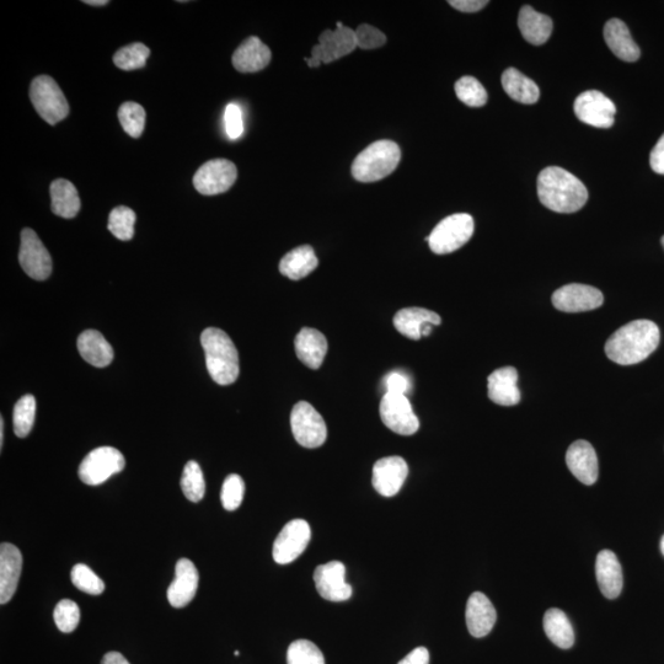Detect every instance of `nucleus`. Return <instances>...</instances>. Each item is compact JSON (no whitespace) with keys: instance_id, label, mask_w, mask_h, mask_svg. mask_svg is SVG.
Masks as SVG:
<instances>
[{"instance_id":"393cba45","label":"nucleus","mask_w":664,"mask_h":664,"mask_svg":"<svg viewBox=\"0 0 664 664\" xmlns=\"http://www.w3.org/2000/svg\"><path fill=\"white\" fill-rule=\"evenodd\" d=\"M271 51L259 37H249L233 55V66L242 73L260 72L269 66Z\"/></svg>"},{"instance_id":"6e6d98bb","label":"nucleus","mask_w":664,"mask_h":664,"mask_svg":"<svg viewBox=\"0 0 664 664\" xmlns=\"http://www.w3.org/2000/svg\"><path fill=\"white\" fill-rule=\"evenodd\" d=\"M662 245H663V248H664V237L662 238Z\"/></svg>"},{"instance_id":"4c0bfd02","label":"nucleus","mask_w":664,"mask_h":664,"mask_svg":"<svg viewBox=\"0 0 664 664\" xmlns=\"http://www.w3.org/2000/svg\"><path fill=\"white\" fill-rule=\"evenodd\" d=\"M151 50L146 45L131 44L122 47L114 56V63L123 71H135V69L146 66Z\"/></svg>"},{"instance_id":"39448f33","label":"nucleus","mask_w":664,"mask_h":664,"mask_svg":"<svg viewBox=\"0 0 664 664\" xmlns=\"http://www.w3.org/2000/svg\"><path fill=\"white\" fill-rule=\"evenodd\" d=\"M473 234V217L467 213H457L439 222L426 240L433 253L446 255L462 248L473 237Z\"/></svg>"},{"instance_id":"6ab92c4d","label":"nucleus","mask_w":664,"mask_h":664,"mask_svg":"<svg viewBox=\"0 0 664 664\" xmlns=\"http://www.w3.org/2000/svg\"><path fill=\"white\" fill-rule=\"evenodd\" d=\"M198 581V571L194 562L189 559H180L175 567V580L168 589V601L174 608H184L195 598Z\"/></svg>"},{"instance_id":"4468645a","label":"nucleus","mask_w":664,"mask_h":664,"mask_svg":"<svg viewBox=\"0 0 664 664\" xmlns=\"http://www.w3.org/2000/svg\"><path fill=\"white\" fill-rule=\"evenodd\" d=\"M574 110L578 120L597 128L613 127L617 114L613 101L597 90L585 91L577 96Z\"/></svg>"},{"instance_id":"473e14b6","label":"nucleus","mask_w":664,"mask_h":664,"mask_svg":"<svg viewBox=\"0 0 664 664\" xmlns=\"http://www.w3.org/2000/svg\"><path fill=\"white\" fill-rule=\"evenodd\" d=\"M52 212L56 216L71 219L80 211V198L71 181L58 179L51 185Z\"/></svg>"},{"instance_id":"864d4df0","label":"nucleus","mask_w":664,"mask_h":664,"mask_svg":"<svg viewBox=\"0 0 664 664\" xmlns=\"http://www.w3.org/2000/svg\"><path fill=\"white\" fill-rule=\"evenodd\" d=\"M4 444V420L3 417H0V448H3Z\"/></svg>"},{"instance_id":"ddd939ff","label":"nucleus","mask_w":664,"mask_h":664,"mask_svg":"<svg viewBox=\"0 0 664 664\" xmlns=\"http://www.w3.org/2000/svg\"><path fill=\"white\" fill-rule=\"evenodd\" d=\"M19 262L26 275L36 281H45L52 272V257L39 235L26 228L21 232Z\"/></svg>"},{"instance_id":"7ed1b4c3","label":"nucleus","mask_w":664,"mask_h":664,"mask_svg":"<svg viewBox=\"0 0 664 664\" xmlns=\"http://www.w3.org/2000/svg\"><path fill=\"white\" fill-rule=\"evenodd\" d=\"M201 344L206 355V366L211 378L219 385L235 383L239 377L237 347L221 329L208 328L202 332Z\"/></svg>"},{"instance_id":"c85d7f7f","label":"nucleus","mask_w":664,"mask_h":664,"mask_svg":"<svg viewBox=\"0 0 664 664\" xmlns=\"http://www.w3.org/2000/svg\"><path fill=\"white\" fill-rule=\"evenodd\" d=\"M518 28L529 44L540 46L550 39L553 20L548 15L535 12L530 5H524L519 12Z\"/></svg>"},{"instance_id":"a878e982","label":"nucleus","mask_w":664,"mask_h":664,"mask_svg":"<svg viewBox=\"0 0 664 664\" xmlns=\"http://www.w3.org/2000/svg\"><path fill=\"white\" fill-rule=\"evenodd\" d=\"M299 361L310 369H319L323 366L326 353H328V340L320 331L304 328L294 341Z\"/></svg>"},{"instance_id":"f8f14e48","label":"nucleus","mask_w":664,"mask_h":664,"mask_svg":"<svg viewBox=\"0 0 664 664\" xmlns=\"http://www.w3.org/2000/svg\"><path fill=\"white\" fill-rule=\"evenodd\" d=\"M237 178L238 170L234 163L227 159H214L197 170L194 185L201 195L214 196L227 192Z\"/></svg>"},{"instance_id":"f3484780","label":"nucleus","mask_w":664,"mask_h":664,"mask_svg":"<svg viewBox=\"0 0 664 664\" xmlns=\"http://www.w3.org/2000/svg\"><path fill=\"white\" fill-rule=\"evenodd\" d=\"M408 475V463L403 458H383L374 464L372 483L379 495L393 497L401 490Z\"/></svg>"},{"instance_id":"2eb2a0df","label":"nucleus","mask_w":664,"mask_h":664,"mask_svg":"<svg viewBox=\"0 0 664 664\" xmlns=\"http://www.w3.org/2000/svg\"><path fill=\"white\" fill-rule=\"evenodd\" d=\"M603 302L599 289L580 283L561 287L553 294L554 307L564 313L589 312L602 307Z\"/></svg>"},{"instance_id":"a18cd8bd","label":"nucleus","mask_w":664,"mask_h":664,"mask_svg":"<svg viewBox=\"0 0 664 664\" xmlns=\"http://www.w3.org/2000/svg\"><path fill=\"white\" fill-rule=\"evenodd\" d=\"M224 125L227 135L233 141H237L244 133L243 111L237 104H229L224 112Z\"/></svg>"},{"instance_id":"f03ea898","label":"nucleus","mask_w":664,"mask_h":664,"mask_svg":"<svg viewBox=\"0 0 664 664\" xmlns=\"http://www.w3.org/2000/svg\"><path fill=\"white\" fill-rule=\"evenodd\" d=\"M540 202L556 213H575L588 201V190L580 179L569 171L550 166L538 176Z\"/></svg>"},{"instance_id":"423d86ee","label":"nucleus","mask_w":664,"mask_h":664,"mask_svg":"<svg viewBox=\"0 0 664 664\" xmlns=\"http://www.w3.org/2000/svg\"><path fill=\"white\" fill-rule=\"evenodd\" d=\"M30 99L37 114L44 119L48 125L55 126L56 123L66 119L69 114V105L63 91L51 77L40 76L32 80L30 87Z\"/></svg>"},{"instance_id":"6e6552de","label":"nucleus","mask_w":664,"mask_h":664,"mask_svg":"<svg viewBox=\"0 0 664 664\" xmlns=\"http://www.w3.org/2000/svg\"><path fill=\"white\" fill-rule=\"evenodd\" d=\"M291 427L294 438L304 448L321 447L328 437V428L323 417L307 401L294 405Z\"/></svg>"},{"instance_id":"b1692460","label":"nucleus","mask_w":664,"mask_h":664,"mask_svg":"<svg viewBox=\"0 0 664 664\" xmlns=\"http://www.w3.org/2000/svg\"><path fill=\"white\" fill-rule=\"evenodd\" d=\"M604 39L619 60L636 62L641 56L639 46L633 40L628 26L620 19L609 20L604 26Z\"/></svg>"},{"instance_id":"c03bdc74","label":"nucleus","mask_w":664,"mask_h":664,"mask_svg":"<svg viewBox=\"0 0 664 664\" xmlns=\"http://www.w3.org/2000/svg\"><path fill=\"white\" fill-rule=\"evenodd\" d=\"M355 32L357 47H361L362 50H374V48L384 46L387 42V37L383 32L371 25H360Z\"/></svg>"},{"instance_id":"ea45409f","label":"nucleus","mask_w":664,"mask_h":664,"mask_svg":"<svg viewBox=\"0 0 664 664\" xmlns=\"http://www.w3.org/2000/svg\"><path fill=\"white\" fill-rule=\"evenodd\" d=\"M288 664H325L323 652L308 640L292 642L287 651Z\"/></svg>"},{"instance_id":"dca6fc26","label":"nucleus","mask_w":664,"mask_h":664,"mask_svg":"<svg viewBox=\"0 0 664 664\" xmlns=\"http://www.w3.org/2000/svg\"><path fill=\"white\" fill-rule=\"evenodd\" d=\"M314 582L318 593L326 601L345 602L352 597V587L346 582V567L340 561L318 566Z\"/></svg>"},{"instance_id":"5701e85b","label":"nucleus","mask_w":664,"mask_h":664,"mask_svg":"<svg viewBox=\"0 0 664 664\" xmlns=\"http://www.w3.org/2000/svg\"><path fill=\"white\" fill-rule=\"evenodd\" d=\"M596 575L599 589L603 596L615 599L623 591V570L617 555L610 550H603L597 556Z\"/></svg>"},{"instance_id":"cd10ccee","label":"nucleus","mask_w":664,"mask_h":664,"mask_svg":"<svg viewBox=\"0 0 664 664\" xmlns=\"http://www.w3.org/2000/svg\"><path fill=\"white\" fill-rule=\"evenodd\" d=\"M78 350L80 356L91 366L104 368L114 360V348L105 337L96 330H87L78 337Z\"/></svg>"},{"instance_id":"9d476101","label":"nucleus","mask_w":664,"mask_h":664,"mask_svg":"<svg viewBox=\"0 0 664 664\" xmlns=\"http://www.w3.org/2000/svg\"><path fill=\"white\" fill-rule=\"evenodd\" d=\"M379 414L384 425L398 435L412 436L419 431V417L406 395L385 394L380 401Z\"/></svg>"},{"instance_id":"a211bd4d","label":"nucleus","mask_w":664,"mask_h":664,"mask_svg":"<svg viewBox=\"0 0 664 664\" xmlns=\"http://www.w3.org/2000/svg\"><path fill=\"white\" fill-rule=\"evenodd\" d=\"M566 464L582 484H596L599 475L598 457L591 443L583 439L572 443L566 453Z\"/></svg>"},{"instance_id":"4be33fe9","label":"nucleus","mask_w":664,"mask_h":664,"mask_svg":"<svg viewBox=\"0 0 664 664\" xmlns=\"http://www.w3.org/2000/svg\"><path fill=\"white\" fill-rule=\"evenodd\" d=\"M489 398L501 406H514L521 403V390L518 388V372L514 367L496 369L487 380Z\"/></svg>"},{"instance_id":"f704fd0d","label":"nucleus","mask_w":664,"mask_h":664,"mask_svg":"<svg viewBox=\"0 0 664 664\" xmlns=\"http://www.w3.org/2000/svg\"><path fill=\"white\" fill-rule=\"evenodd\" d=\"M135 223L136 213L131 208L120 206L111 211L107 228L114 237L128 242L135 237Z\"/></svg>"},{"instance_id":"20e7f679","label":"nucleus","mask_w":664,"mask_h":664,"mask_svg":"<svg viewBox=\"0 0 664 664\" xmlns=\"http://www.w3.org/2000/svg\"><path fill=\"white\" fill-rule=\"evenodd\" d=\"M401 151L393 141H378L358 154L352 165V175L360 182H376L387 178L398 168Z\"/></svg>"},{"instance_id":"de8ad7c7","label":"nucleus","mask_w":664,"mask_h":664,"mask_svg":"<svg viewBox=\"0 0 664 664\" xmlns=\"http://www.w3.org/2000/svg\"><path fill=\"white\" fill-rule=\"evenodd\" d=\"M650 165L656 174L664 175V133L663 136L658 139L655 148L652 149Z\"/></svg>"},{"instance_id":"79ce46f5","label":"nucleus","mask_w":664,"mask_h":664,"mask_svg":"<svg viewBox=\"0 0 664 664\" xmlns=\"http://www.w3.org/2000/svg\"><path fill=\"white\" fill-rule=\"evenodd\" d=\"M57 628L64 634L73 633L78 628L80 621V610L76 602L71 599H62L56 605L55 613H53Z\"/></svg>"},{"instance_id":"c9c22d12","label":"nucleus","mask_w":664,"mask_h":664,"mask_svg":"<svg viewBox=\"0 0 664 664\" xmlns=\"http://www.w3.org/2000/svg\"><path fill=\"white\" fill-rule=\"evenodd\" d=\"M181 489L187 500L200 502L205 497L206 483L200 465L194 460L185 465L181 478Z\"/></svg>"},{"instance_id":"f257e3e1","label":"nucleus","mask_w":664,"mask_h":664,"mask_svg":"<svg viewBox=\"0 0 664 664\" xmlns=\"http://www.w3.org/2000/svg\"><path fill=\"white\" fill-rule=\"evenodd\" d=\"M661 332L651 320H635L615 331L605 344V355L620 366L645 361L660 345Z\"/></svg>"},{"instance_id":"72a5a7b5","label":"nucleus","mask_w":664,"mask_h":664,"mask_svg":"<svg viewBox=\"0 0 664 664\" xmlns=\"http://www.w3.org/2000/svg\"><path fill=\"white\" fill-rule=\"evenodd\" d=\"M36 417V399L34 395H24L14 406V432L19 438L29 436Z\"/></svg>"},{"instance_id":"37998d69","label":"nucleus","mask_w":664,"mask_h":664,"mask_svg":"<svg viewBox=\"0 0 664 664\" xmlns=\"http://www.w3.org/2000/svg\"><path fill=\"white\" fill-rule=\"evenodd\" d=\"M245 494L244 480L237 474L229 475L222 486V505L227 511L238 510Z\"/></svg>"},{"instance_id":"58836bf2","label":"nucleus","mask_w":664,"mask_h":664,"mask_svg":"<svg viewBox=\"0 0 664 664\" xmlns=\"http://www.w3.org/2000/svg\"><path fill=\"white\" fill-rule=\"evenodd\" d=\"M455 94L463 104L470 107H481L487 103V91L474 77L460 78L455 83Z\"/></svg>"},{"instance_id":"09e8293b","label":"nucleus","mask_w":664,"mask_h":664,"mask_svg":"<svg viewBox=\"0 0 664 664\" xmlns=\"http://www.w3.org/2000/svg\"><path fill=\"white\" fill-rule=\"evenodd\" d=\"M489 4L487 0H451L449 5L463 13H476Z\"/></svg>"},{"instance_id":"e433bc0d","label":"nucleus","mask_w":664,"mask_h":664,"mask_svg":"<svg viewBox=\"0 0 664 664\" xmlns=\"http://www.w3.org/2000/svg\"><path fill=\"white\" fill-rule=\"evenodd\" d=\"M119 119L127 135L133 138L142 136L144 127H146V110L143 109V106L132 103V101L122 104L119 110Z\"/></svg>"},{"instance_id":"9b49d317","label":"nucleus","mask_w":664,"mask_h":664,"mask_svg":"<svg viewBox=\"0 0 664 664\" xmlns=\"http://www.w3.org/2000/svg\"><path fill=\"white\" fill-rule=\"evenodd\" d=\"M312 539V529L304 519H293L278 534L273 544V560L280 565L291 564L304 553Z\"/></svg>"},{"instance_id":"7c9ffc66","label":"nucleus","mask_w":664,"mask_h":664,"mask_svg":"<svg viewBox=\"0 0 664 664\" xmlns=\"http://www.w3.org/2000/svg\"><path fill=\"white\" fill-rule=\"evenodd\" d=\"M502 87L511 99L524 105L535 104L540 98L538 85L516 68H508L502 74Z\"/></svg>"},{"instance_id":"aec40b11","label":"nucleus","mask_w":664,"mask_h":664,"mask_svg":"<svg viewBox=\"0 0 664 664\" xmlns=\"http://www.w3.org/2000/svg\"><path fill=\"white\" fill-rule=\"evenodd\" d=\"M23 570V555L15 545H0V603L7 604L13 598Z\"/></svg>"},{"instance_id":"2f4dec72","label":"nucleus","mask_w":664,"mask_h":664,"mask_svg":"<svg viewBox=\"0 0 664 664\" xmlns=\"http://www.w3.org/2000/svg\"><path fill=\"white\" fill-rule=\"evenodd\" d=\"M546 636L562 650H569L575 644V633L570 619L561 609L551 608L544 615Z\"/></svg>"},{"instance_id":"bb28decb","label":"nucleus","mask_w":664,"mask_h":664,"mask_svg":"<svg viewBox=\"0 0 664 664\" xmlns=\"http://www.w3.org/2000/svg\"><path fill=\"white\" fill-rule=\"evenodd\" d=\"M441 324L442 319L437 313L423 308L401 309L394 317L395 329L398 330L401 335L415 341L422 339L423 326H438Z\"/></svg>"},{"instance_id":"49530a36","label":"nucleus","mask_w":664,"mask_h":664,"mask_svg":"<svg viewBox=\"0 0 664 664\" xmlns=\"http://www.w3.org/2000/svg\"><path fill=\"white\" fill-rule=\"evenodd\" d=\"M385 387L389 394L406 395L410 389V380L403 373L393 372L385 378Z\"/></svg>"},{"instance_id":"8fccbe9b","label":"nucleus","mask_w":664,"mask_h":664,"mask_svg":"<svg viewBox=\"0 0 664 664\" xmlns=\"http://www.w3.org/2000/svg\"><path fill=\"white\" fill-rule=\"evenodd\" d=\"M398 664H430V652L426 647H417Z\"/></svg>"},{"instance_id":"1a4fd4ad","label":"nucleus","mask_w":664,"mask_h":664,"mask_svg":"<svg viewBox=\"0 0 664 664\" xmlns=\"http://www.w3.org/2000/svg\"><path fill=\"white\" fill-rule=\"evenodd\" d=\"M357 47L356 32L350 28L326 30L319 36V45L314 46L312 57L305 58L309 68H318L321 63H331L350 55Z\"/></svg>"},{"instance_id":"a19ab883","label":"nucleus","mask_w":664,"mask_h":664,"mask_svg":"<svg viewBox=\"0 0 664 664\" xmlns=\"http://www.w3.org/2000/svg\"><path fill=\"white\" fill-rule=\"evenodd\" d=\"M72 582L80 591L91 594V596H99L105 591L104 581L84 564L73 567Z\"/></svg>"},{"instance_id":"3c124183","label":"nucleus","mask_w":664,"mask_h":664,"mask_svg":"<svg viewBox=\"0 0 664 664\" xmlns=\"http://www.w3.org/2000/svg\"><path fill=\"white\" fill-rule=\"evenodd\" d=\"M101 664H130L119 652H109L103 658Z\"/></svg>"},{"instance_id":"412c9836","label":"nucleus","mask_w":664,"mask_h":664,"mask_svg":"<svg viewBox=\"0 0 664 664\" xmlns=\"http://www.w3.org/2000/svg\"><path fill=\"white\" fill-rule=\"evenodd\" d=\"M465 618H467L469 633L481 639L494 629L497 613L494 604L484 593L475 592L468 599Z\"/></svg>"},{"instance_id":"5fc2aeb1","label":"nucleus","mask_w":664,"mask_h":664,"mask_svg":"<svg viewBox=\"0 0 664 664\" xmlns=\"http://www.w3.org/2000/svg\"><path fill=\"white\" fill-rule=\"evenodd\" d=\"M660 546H661L662 554H663V556H664V535H663V537H662V539H661V544H660Z\"/></svg>"},{"instance_id":"c756f323","label":"nucleus","mask_w":664,"mask_h":664,"mask_svg":"<svg viewBox=\"0 0 664 664\" xmlns=\"http://www.w3.org/2000/svg\"><path fill=\"white\" fill-rule=\"evenodd\" d=\"M319 265L317 255L312 246L303 245L289 251L280 262V272L292 281H299L307 277Z\"/></svg>"},{"instance_id":"0eeeda50","label":"nucleus","mask_w":664,"mask_h":664,"mask_svg":"<svg viewBox=\"0 0 664 664\" xmlns=\"http://www.w3.org/2000/svg\"><path fill=\"white\" fill-rule=\"evenodd\" d=\"M126 460L119 449L100 447L91 451L79 467V478L84 484L98 486L125 469Z\"/></svg>"},{"instance_id":"603ef678","label":"nucleus","mask_w":664,"mask_h":664,"mask_svg":"<svg viewBox=\"0 0 664 664\" xmlns=\"http://www.w3.org/2000/svg\"><path fill=\"white\" fill-rule=\"evenodd\" d=\"M85 4L95 5V7H103V5L109 4L107 0H85Z\"/></svg>"}]
</instances>
